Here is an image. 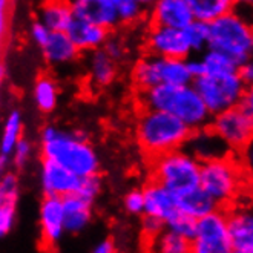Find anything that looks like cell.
Returning a JSON list of instances; mask_svg holds the SVG:
<instances>
[{
	"instance_id": "cell-31",
	"label": "cell",
	"mask_w": 253,
	"mask_h": 253,
	"mask_svg": "<svg viewBox=\"0 0 253 253\" xmlns=\"http://www.w3.org/2000/svg\"><path fill=\"white\" fill-rule=\"evenodd\" d=\"M192 51H201L209 46V23L193 20L184 28Z\"/></svg>"
},
{
	"instance_id": "cell-8",
	"label": "cell",
	"mask_w": 253,
	"mask_h": 253,
	"mask_svg": "<svg viewBox=\"0 0 253 253\" xmlns=\"http://www.w3.org/2000/svg\"><path fill=\"white\" fill-rule=\"evenodd\" d=\"M190 84L195 87L207 111L212 115L235 108L247 91V86L243 83L238 72L204 74L193 79Z\"/></svg>"
},
{
	"instance_id": "cell-42",
	"label": "cell",
	"mask_w": 253,
	"mask_h": 253,
	"mask_svg": "<svg viewBox=\"0 0 253 253\" xmlns=\"http://www.w3.org/2000/svg\"><path fill=\"white\" fill-rule=\"evenodd\" d=\"M238 76L243 80V83L250 87L252 86V80H253V68H252V62H246L243 65L238 66Z\"/></svg>"
},
{
	"instance_id": "cell-3",
	"label": "cell",
	"mask_w": 253,
	"mask_h": 253,
	"mask_svg": "<svg viewBox=\"0 0 253 253\" xmlns=\"http://www.w3.org/2000/svg\"><path fill=\"white\" fill-rule=\"evenodd\" d=\"M42 158H48L76 175L98 173L100 161L83 132H68L46 126L42 130Z\"/></svg>"
},
{
	"instance_id": "cell-33",
	"label": "cell",
	"mask_w": 253,
	"mask_h": 253,
	"mask_svg": "<svg viewBox=\"0 0 253 253\" xmlns=\"http://www.w3.org/2000/svg\"><path fill=\"white\" fill-rule=\"evenodd\" d=\"M100 189H101V178L98 173H94V175L82 176L80 186L76 193H79V195L83 197L84 200L94 203L97 195L100 193Z\"/></svg>"
},
{
	"instance_id": "cell-38",
	"label": "cell",
	"mask_w": 253,
	"mask_h": 253,
	"mask_svg": "<svg viewBox=\"0 0 253 253\" xmlns=\"http://www.w3.org/2000/svg\"><path fill=\"white\" fill-rule=\"evenodd\" d=\"M29 155H31V144H29L28 140L20 137L17 144L14 146V165L19 169H22L26 165Z\"/></svg>"
},
{
	"instance_id": "cell-19",
	"label": "cell",
	"mask_w": 253,
	"mask_h": 253,
	"mask_svg": "<svg viewBox=\"0 0 253 253\" xmlns=\"http://www.w3.org/2000/svg\"><path fill=\"white\" fill-rule=\"evenodd\" d=\"M227 230L233 250L253 253V218L250 212H227Z\"/></svg>"
},
{
	"instance_id": "cell-13",
	"label": "cell",
	"mask_w": 253,
	"mask_h": 253,
	"mask_svg": "<svg viewBox=\"0 0 253 253\" xmlns=\"http://www.w3.org/2000/svg\"><path fill=\"white\" fill-rule=\"evenodd\" d=\"M147 25L184 29L193 22L186 0H155L147 14Z\"/></svg>"
},
{
	"instance_id": "cell-35",
	"label": "cell",
	"mask_w": 253,
	"mask_h": 253,
	"mask_svg": "<svg viewBox=\"0 0 253 253\" xmlns=\"http://www.w3.org/2000/svg\"><path fill=\"white\" fill-rule=\"evenodd\" d=\"M16 206L17 204H2L0 203V238L6 236L16 219Z\"/></svg>"
},
{
	"instance_id": "cell-20",
	"label": "cell",
	"mask_w": 253,
	"mask_h": 253,
	"mask_svg": "<svg viewBox=\"0 0 253 253\" xmlns=\"http://www.w3.org/2000/svg\"><path fill=\"white\" fill-rule=\"evenodd\" d=\"M72 19L69 0H43L40 5V22L51 31H66Z\"/></svg>"
},
{
	"instance_id": "cell-6",
	"label": "cell",
	"mask_w": 253,
	"mask_h": 253,
	"mask_svg": "<svg viewBox=\"0 0 253 253\" xmlns=\"http://www.w3.org/2000/svg\"><path fill=\"white\" fill-rule=\"evenodd\" d=\"M151 178L175 197L200 186V160L180 149L149 161Z\"/></svg>"
},
{
	"instance_id": "cell-34",
	"label": "cell",
	"mask_w": 253,
	"mask_h": 253,
	"mask_svg": "<svg viewBox=\"0 0 253 253\" xmlns=\"http://www.w3.org/2000/svg\"><path fill=\"white\" fill-rule=\"evenodd\" d=\"M14 14V0H0V37L9 40L11 22Z\"/></svg>"
},
{
	"instance_id": "cell-29",
	"label": "cell",
	"mask_w": 253,
	"mask_h": 253,
	"mask_svg": "<svg viewBox=\"0 0 253 253\" xmlns=\"http://www.w3.org/2000/svg\"><path fill=\"white\" fill-rule=\"evenodd\" d=\"M22 137V117L17 111L11 112L8 117L5 129H3V137H2V154L9 155L14 151V146Z\"/></svg>"
},
{
	"instance_id": "cell-2",
	"label": "cell",
	"mask_w": 253,
	"mask_h": 253,
	"mask_svg": "<svg viewBox=\"0 0 253 253\" xmlns=\"http://www.w3.org/2000/svg\"><path fill=\"white\" fill-rule=\"evenodd\" d=\"M193 132L195 130H192L180 118L168 112L138 109L135 135L140 151L149 161L181 149Z\"/></svg>"
},
{
	"instance_id": "cell-17",
	"label": "cell",
	"mask_w": 253,
	"mask_h": 253,
	"mask_svg": "<svg viewBox=\"0 0 253 253\" xmlns=\"http://www.w3.org/2000/svg\"><path fill=\"white\" fill-rule=\"evenodd\" d=\"M141 190L144 197V215H151L166 221V218L175 209H178L173 193L169 192L166 187H163L161 184H158L157 181L149 180Z\"/></svg>"
},
{
	"instance_id": "cell-5",
	"label": "cell",
	"mask_w": 253,
	"mask_h": 253,
	"mask_svg": "<svg viewBox=\"0 0 253 253\" xmlns=\"http://www.w3.org/2000/svg\"><path fill=\"white\" fill-rule=\"evenodd\" d=\"M229 55L240 66L250 60L253 49L252 26L235 9L209 23V46Z\"/></svg>"
},
{
	"instance_id": "cell-7",
	"label": "cell",
	"mask_w": 253,
	"mask_h": 253,
	"mask_svg": "<svg viewBox=\"0 0 253 253\" xmlns=\"http://www.w3.org/2000/svg\"><path fill=\"white\" fill-rule=\"evenodd\" d=\"M192 76L186 60L144 54L132 69V84L135 91H143L158 84L183 86L190 84Z\"/></svg>"
},
{
	"instance_id": "cell-22",
	"label": "cell",
	"mask_w": 253,
	"mask_h": 253,
	"mask_svg": "<svg viewBox=\"0 0 253 253\" xmlns=\"http://www.w3.org/2000/svg\"><path fill=\"white\" fill-rule=\"evenodd\" d=\"M44 58L49 63H66L77 58L79 49L72 43L66 31H51L48 42L42 46Z\"/></svg>"
},
{
	"instance_id": "cell-4",
	"label": "cell",
	"mask_w": 253,
	"mask_h": 253,
	"mask_svg": "<svg viewBox=\"0 0 253 253\" xmlns=\"http://www.w3.org/2000/svg\"><path fill=\"white\" fill-rule=\"evenodd\" d=\"M200 186L219 209L232 204L246 186V169L233 157L200 161Z\"/></svg>"
},
{
	"instance_id": "cell-30",
	"label": "cell",
	"mask_w": 253,
	"mask_h": 253,
	"mask_svg": "<svg viewBox=\"0 0 253 253\" xmlns=\"http://www.w3.org/2000/svg\"><path fill=\"white\" fill-rule=\"evenodd\" d=\"M146 14V8H143L135 0H118L117 3V17L118 25L129 26L141 22Z\"/></svg>"
},
{
	"instance_id": "cell-9",
	"label": "cell",
	"mask_w": 253,
	"mask_h": 253,
	"mask_svg": "<svg viewBox=\"0 0 253 253\" xmlns=\"http://www.w3.org/2000/svg\"><path fill=\"white\" fill-rule=\"evenodd\" d=\"M190 247L192 253H230L233 250L224 209H216L197 221V232Z\"/></svg>"
},
{
	"instance_id": "cell-48",
	"label": "cell",
	"mask_w": 253,
	"mask_h": 253,
	"mask_svg": "<svg viewBox=\"0 0 253 253\" xmlns=\"http://www.w3.org/2000/svg\"><path fill=\"white\" fill-rule=\"evenodd\" d=\"M230 253H244V252H240V250H232Z\"/></svg>"
},
{
	"instance_id": "cell-45",
	"label": "cell",
	"mask_w": 253,
	"mask_h": 253,
	"mask_svg": "<svg viewBox=\"0 0 253 253\" xmlns=\"http://www.w3.org/2000/svg\"><path fill=\"white\" fill-rule=\"evenodd\" d=\"M8 42H9V40H6V39H3V37H0V60H2V55H3V52H5V49H6Z\"/></svg>"
},
{
	"instance_id": "cell-21",
	"label": "cell",
	"mask_w": 253,
	"mask_h": 253,
	"mask_svg": "<svg viewBox=\"0 0 253 253\" xmlns=\"http://www.w3.org/2000/svg\"><path fill=\"white\" fill-rule=\"evenodd\" d=\"M175 200H176L178 209L193 218H197V219L219 209L218 204L213 201V198L211 195H207V193L201 189V186L183 193L180 197H175Z\"/></svg>"
},
{
	"instance_id": "cell-36",
	"label": "cell",
	"mask_w": 253,
	"mask_h": 253,
	"mask_svg": "<svg viewBox=\"0 0 253 253\" xmlns=\"http://www.w3.org/2000/svg\"><path fill=\"white\" fill-rule=\"evenodd\" d=\"M125 207H126V211L132 215H141L144 211L143 190H140V189L130 190L125 198Z\"/></svg>"
},
{
	"instance_id": "cell-32",
	"label": "cell",
	"mask_w": 253,
	"mask_h": 253,
	"mask_svg": "<svg viewBox=\"0 0 253 253\" xmlns=\"http://www.w3.org/2000/svg\"><path fill=\"white\" fill-rule=\"evenodd\" d=\"M19 200V181L14 173H3L0 180V203L17 204Z\"/></svg>"
},
{
	"instance_id": "cell-18",
	"label": "cell",
	"mask_w": 253,
	"mask_h": 253,
	"mask_svg": "<svg viewBox=\"0 0 253 253\" xmlns=\"http://www.w3.org/2000/svg\"><path fill=\"white\" fill-rule=\"evenodd\" d=\"M63 204V227L65 232L77 233L83 230L92 218L94 203L84 200L79 193H71L62 198Z\"/></svg>"
},
{
	"instance_id": "cell-15",
	"label": "cell",
	"mask_w": 253,
	"mask_h": 253,
	"mask_svg": "<svg viewBox=\"0 0 253 253\" xmlns=\"http://www.w3.org/2000/svg\"><path fill=\"white\" fill-rule=\"evenodd\" d=\"M71 5L74 17L77 19L97 23L109 31H112V28L118 25L117 3L114 2H108V0H74Z\"/></svg>"
},
{
	"instance_id": "cell-10",
	"label": "cell",
	"mask_w": 253,
	"mask_h": 253,
	"mask_svg": "<svg viewBox=\"0 0 253 253\" xmlns=\"http://www.w3.org/2000/svg\"><path fill=\"white\" fill-rule=\"evenodd\" d=\"M207 129L212 130L218 138H221L233 149L235 152H241L250 144L253 135V118L246 117L238 108H230L219 114H215L213 120Z\"/></svg>"
},
{
	"instance_id": "cell-39",
	"label": "cell",
	"mask_w": 253,
	"mask_h": 253,
	"mask_svg": "<svg viewBox=\"0 0 253 253\" xmlns=\"http://www.w3.org/2000/svg\"><path fill=\"white\" fill-rule=\"evenodd\" d=\"M103 51H105L112 60L118 62L120 58L125 55V44L122 43V40H118L117 37H108L106 42L103 43Z\"/></svg>"
},
{
	"instance_id": "cell-23",
	"label": "cell",
	"mask_w": 253,
	"mask_h": 253,
	"mask_svg": "<svg viewBox=\"0 0 253 253\" xmlns=\"http://www.w3.org/2000/svg\"><path fill=\"white\" fill-rule=\"evenodd\" d=\"M146 253H192L190 240L169 230L168 227L146 240Z\"/></svg>"
},
{
	"instance_id": "cell-26",
	"label": "cell",
	"mask_w": 253,
	"mask_h": 253,
	"mask_svg": "<svg viewBox=\"0 0 253 253\" xmlns=\"http://www.w3.org/2000/svg\"><path fill=\"white\" fill-rule=\"evenodd\" d=\"M57 83L55 80L46 72L39 74V77L36 80V87H34V97L36 103L42 112L49 114L54 111L57 105Z\"/></svg>"
},
{
	"instance_id": "cell-44",
	"label": "cell",
	"mask_w": 253,
	"mask_h": 253,
	"mask_svg": "<svg viewBox=\"0 0 253 253\" xmlns=\"http://www.w3.org/2000/svg\"><path fill=\"white\" fill-rule=\"evenodd\" d=\"M6 168H8V155H0V175L6 173Z\"/></svg>"
},
{
	"instance_id": "cell-43",
	"label": "cell",
	"mask_w": 253,
	"mask_h": 253,
	"mask_svg": "<svg viewBox=\"0 0 253 253\" xmlns=\"http://www.w3.org/2000/svg\"><path fill=\"white\" fill-rule=\"evenodd\" d=\"M92 253H117L115 250V244L112 240H105L103 243H100Z\"/></svg>"
},
{
	"instance_id": "cell-24",
	"label": "cell",
	"mask_w": 253,
	"mask_h": 253,
	"mask_svg": "<svg viewBox=\"0 0 253 253\" xmlns=\"http://www.w3.org/2000/svg\"><path fill=\"white\" fill-rule=\"evenodd\" d=\"M193 20L211 23L215 19L233 11V0H186Z\"/></svg>"
},
{
	"instance_id": "cell-27",
	"label": "cell",
	"mask_w": 253,
	"mask_h": 253,
	"mask_svg": "<svg viewBox=\"0 0 253 253\" xmlns=\"http://www.w3.org/2000/svg\"><path fill=\"white\" fill-rule=\"evenodd\" d=\"M201 63L204 68V74H224V72H236L238 71V65L229 55H226L221 51H216V49H211V48L203 57Z\"/></svg>"
},
{
	"instance_id": "cell-16",
	"label": "cell",
	"mask_w": 253,
	"mask_h": 253,
	"mask_svg": "<svg viewBox=\"0 0 253 253\" xmlns=\"http://www.w3.org/2000/svg\"><path fill=\"white\" fill-rule=\"evenodd\" d=\"M66 34L79 51H95L103 46V43L111 36V31L97 23L74 17L66 29Z\"/></svg>"
},
{
	"instance_id": "cell-28",
	"label": "cell",
	"mask_w": 253,
	"mask_h": 253,
	"mask_svg": "<svg viewBox=\"0 0 253 253\" xmlns=\"http://www.w3.org/2000/svg\"><path fill=\"white\" fill-rule=\"evenodd\" d=\"M197 218H193L184 212H181L180 209H175L165 221V226L178 233L181 235L184 238H187V240L192 241V238L195 236V232H197Z\"/></svg>"
},
{
	"instance_id": "cell-47",
	"label": "cell",
	"mask_w": 253,
	"mask_h": 253,
	"mask_svg": "<svg viewBox=\"0 0 253 253\" xmlns=\"http://www.w3.org/2000/svg\"><path fill=\"white\" fill-rule=\"evenodd\" d=\"M3 76H5V69L2 66V63H0V84H2V80H3Z\"/></svg>"
},
{
	"instance_id": "cell-46",
	"label": "cell",
	"mask_w": 253,
	"mask_h": 253,
	"mask_svg": "<svg viewBox=\"0 0 253 253\" xmlns=\"http://www.w3.org/2000/svg\"><path fill=\"white\" fill-rule=\"evenodd\" d=\"M137 3H140L143 8H147V6H152L155 0H135Z\"/></svg>"
},
{
	"instance_id": "cell-12",
	"label": "cell",
	"mask_w": 253,
	"mask_h": 253,
	"mask_svg": "<svg viewBox=\"0 0 253 253\" xmlns=\"http://www.w3.org/2000/svg\"><path fill=\"white\" fill-rule=\"evenodd\" d=\"M82 178L60 166L58 163L42 158V186L44 195L63 198L71 193H76Z\"/></svg>"
},
{
	"instance_id": "cell-25",
	"label": "cell",
	"mask_w": 253,
	"mask_h": 253,
	"mask_svg": "<svg viewBox=\"0 0 253 253\" xmlns=\"http://www.w3.org/2000/svg\"><path fill=\"white\" fill-rule=\"evenodd\" d=\"M117 76V62L103 51L95 49L91 62V79L98 87H105L115 80Z\"/></svg>"
},
{
	"instance_id": "cell-11",
	"label": "cell",
	"mask_w": 253,
	"mask_h": 253,
	"mask_svg": "<svg viewBox=\"0 0 253 253\" xmlns=\"http://www.w3.org/2000/svg\"><path fill=\"white\" fill-rule=\"evenodd\" d=\"M144 51L146 54L180 58V60H186L192 52L184 29L152 25H147Z\"/></svg>"
},
{
	"instance_id": "cell-14",
	"label": "cell",
	"mask_w": 253,
	"mask_h": 253,
	"mask_svg": "<svg viewBox=\"0 0 253 253\" xmlns=\"http://www.w3.org/2000/svg\"><path fill=\"white\" fill-rule=\"evenodd\" d=\"M40 229H42V244L48 250L60 241L65 233L63 227V204L62 198L44 195L40 206Z\"/></svg>"
},
{
	"instance_id": "cell-40",
	"label": "cell",
	"mask_w": 253,
	"mask_h": 253,
	"mask_svg": "<svg viewBox=\"0 0 253 253\" xmlns=\"http://www.w3.org/2000/svg\"><path fill=\"white\" fill-rule=\"evenodd\" d=\"M31 34H33V37H34L36 43H37L39 46L42 48L43 44L48 42L49 34H51V29H48V28L44 26L40 20H37V22H34V25H33Z\"/></svg>"
},
{
	"instance_id": "cell-1",
	"label": "cell",
	"mask_w": 253,
	"mask_h": 253,
	"mask_svg": "<svg viewBox=\"0 0 253 253\" xmlns=\"http://www.w3.org/2000/svg\"><path fill=\"white\" fill-rule=\"evenodd\" d=\"M135 100L138 109L168 112L180 118L192 130L204 129L211 123L212 114L207 111L192 84H158L143 91H135Z\"/></svg>"
},
{
	"instance_id": "cell-37",
	"label": "cell",
	"mask_w": 253,
	"mask_h": 253,
	"mask_svg": "<svg viewBox=\"0 0 253 253\" xmlns=\"http://www.w3.org/2000/svg\"><path fill=\"white\" fill-rule=\"evenodd\" d=\"M141 227H143V235H144V240H149V238L155 236L158 232H161L165 229V221L151 216V215H144L143 221H141Z\"/></svg>"
},
{
	"instance_id": "cell-41",
	"label": "cell",
	"mask_w": 253,
	"mask_h": 253,
	"mask_svg": "<svg viewBox=\"0 0 253 253\" xmlns=\"http://www.w3.org/2000/svg\"><path fill=\"white\" fill-rule=\"evenodd\" d=\"M236 108L240 112H243L246 117L253 118V95H252L250 89H247V91L243 94L240 101L236 103Z\"/></svg>"
}]
</instances>
